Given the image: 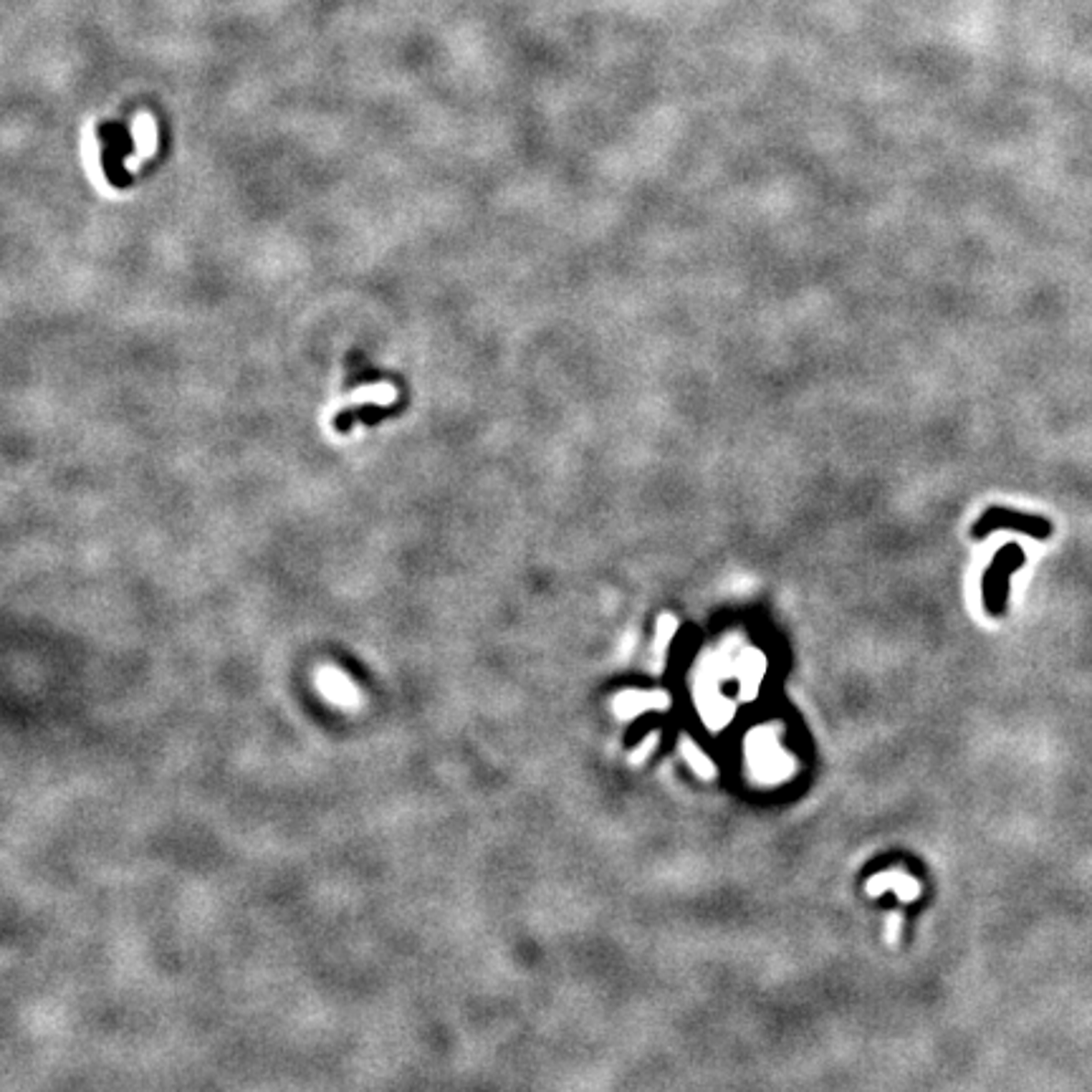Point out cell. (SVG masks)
Returning <instances> with one entry per match:
<instances>
[{
	"instance_id": "6da1fadb",
	"label": "cell",
	"mask_w": 1092,
	"mask_h": 1092,
	"mask_svg": "<svg viewBox=\"0 0 1092 1092\" xmlns=\"http://www.w3.org/2000/svg\"><path fill=\"white\" fill-rule=\"evenodd\" d=\"M1001 529L1021 531V534L1040 539V541L1050 539L1052 531H1054V526L1047 518H1042V516L1021 514V511H1011V508H1004V506H994L989 511H984V516L974 524V536L984 539L986 534H994V531H1001Z\"/></svg>"
},
{
	"instance_id": "3957f363",
	"label": "cell",
	"mask_w": 1092,
	"mask_h": 1092,
	"mask_svg": "<svg viewBox=\"0 0 1092 1092\" xmlns=\"http://www.w3.org/2000/svg\"><path fill=\"white\" fill-rule=\"evenodd\" d=\"M314 685H317L321 698L331 703L334 708H340V711H354L362 703L360 685L340 665H321L314 673Z\"/></svg>"
},
{
	"instance_id": "7a4b0ae2",
	"label": "cell",
	"mask_w": 1092,
	"mask_h": 1092,
	"mask_svg": "<svg viewBox=\"0 0 1092 1092\" xmlns=\"http://www.w3.org/2000/svg\"><path fill=\"white\" fill-rule=\"evenodd\" d=\"M1021 564H1024V552H1021L1017 544H1007L999 554L994 557L991 567L986 569V574H984V597H986V605H989L991 612L999 615L1001 609H1004L1009 577L1017 569H1021Z\"/></svg>"
}]
</instances>
